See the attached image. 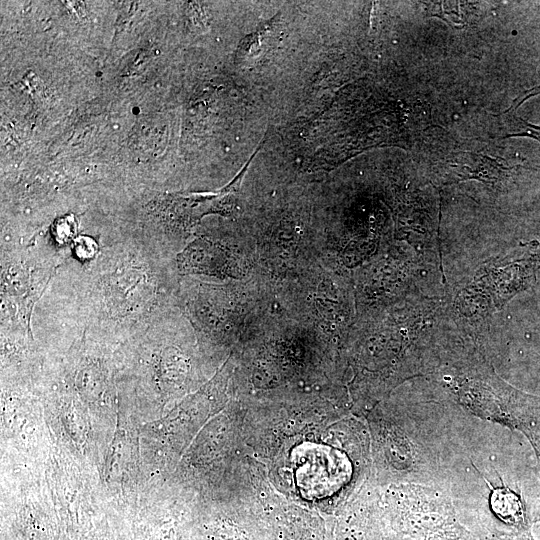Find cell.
Returning a JSON list of instances; mask_svg holds the SVG:
<instances>
[{"mask_svg": "<svg viewBox=\"0 0 540 540\" xmlns=\"http://www.w3.org/2000/svg\"><path fill=\"white\" fill-rule=\"evenodd\" d=\"M476 540H535L532 532L521 534H483L476 536Z\"/></svg>", "mask_w": 540, "mask_h": 540, "instance_id": "6da1fadb", "label": "cell"}, {"mask_svg": "<svg viewBox=\"0 0 540 540\" xmlns=\"http://www.w3.org/2000/svg\"><path fill=\"white\" fill-rule=\"evenodd\" d=\"M522 122L524 124V130L509 136H528L540 141V127L531 125L525 121Z\"/></svg>", "mask_w": 540, "mask_h": 540, "instance_id": "7a4b0ae2", "label": "cell"}, {"mask_svg": "<svg viewBox=\"0 0 540 540\" xmlns=\"http://www.w3.org/2000/svg\"><path fill=\"white\" fill-rule=\"evenodd\" d=\"M540 94V86H537L535 88H532L526 92H524L521 96H519L518 98H516L514 100V102L512 103V105L510 106V108L506 111H510V110H515L516 108H518L524 101H526L528 98L532 97V96H536Z\"/></svg>", "mask_w": 540, "mask_h": 540, "instance_id": "3957f363", "label": "cell"}, {"mask_svg": "<svg viewBox=\"0 0 540 540\" xmlns=\"http://www.w3.org/2000/svg\"><path fill=\"white\" fill-rule=\"evenodd\" d=\"M389 540H410V539L395 533L394 537L392 539L390 538Z\"/></svg>", "mask_w": 540, "mask_h": 540, "instance_id": "277c9868", "label": "cell"}, {"mask_svg": "<svg viewBox=\"0 0 540 540\" xmlns=\"http://www.w3.org/2000/svg\"><path fill=\"white\" fill-rule=\"evenodd\" d=\"M536 540H540V526L538 528V535H537V539Z\"/></svg>", "mask_w": 540, "mask_h": 540, "instance_id": "5b68a950", "label": "cell"}, {"mask_svg": "<svg viewBox=\"0 0 540 540\" xmlns=\"http://www.w3.org/2000/svg\"><path fill=\"white\" fill-rule=\"evenodd\" d=\"M538 520L540 521V506L538 508Z\"/></svg>", "mask_w": 540, "mask_h": 540, "instance_id": "8992f818", "label": "cell"}]
</instances>
